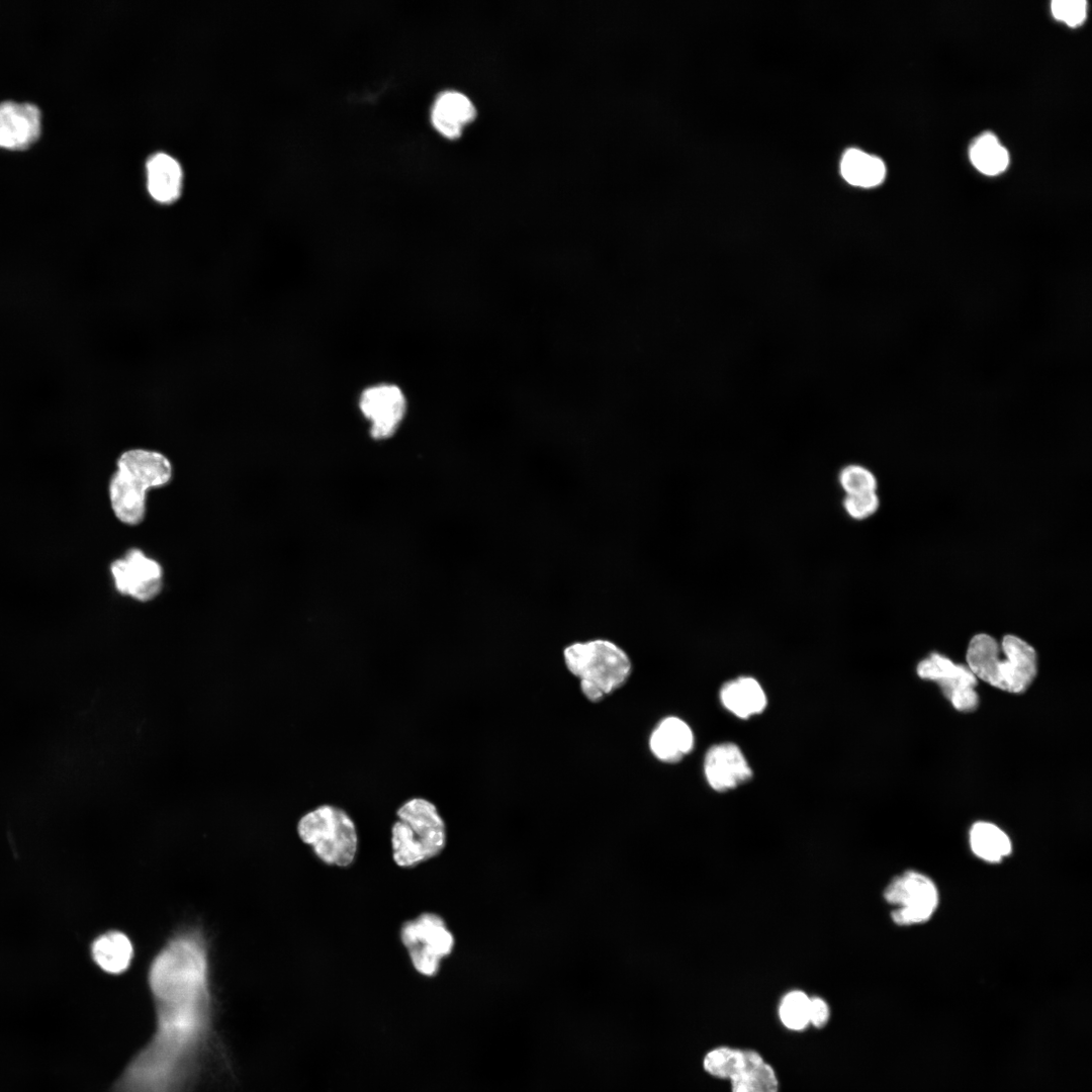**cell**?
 Returning a JSON list of instances; mask_svg holds the SVG:
<instances>
[{
	"instance_id": "9a60e30c",
	"label": "cell",
	"mask_w": 1092,
	"mask_h": 1092,
	"mask_svg": "<svg viewBox=\"0 0 1092 1092\" xmlns=\"http://www.w3.org/2000/svg\"><path fill=\"white\" fill-rule=\"evenodd\" d=\"M694 746V734L690 726L677 717L662 719L653 729L649 748L660 761L673 763L682 759Z\"/></svg>"
},
{
	"instance_id": "cb8c5ba5",
	"label": "cell",
	"mask_w": 1092,
	"mask_h": 1092,
	"mask_svg": "<svg viewBox=\"0 0 1092 1092\" xmlns=\"http://www.w3.org/2000/svg\"><path fill=\"white\" fill-rule=\"evenodd\" d=\"M838 481L845 494L876 491L878 487L874 472L860 464L844 466L839 472Z\"/></svg>"
},
{
	"instance_id": "44dd1931",
	"label": "cell",
	"mask_w": 1092,
	"mask_h": 1092,
	"mask_svg": "<svg viewBox=\"0 0 1092 1092\" xmlns=\"http://www.w3.org/2000/svg\"><path fill=\"white\" fill-rule=\"evenodd\" d=\"M970 845L978 857L989 862L1001 861L1012 849L1008 835L997 825L984 821L972 826Z\"/></svg>"
},
{
	"instance_id": "ba28073f",
	"label": "cell",
	"mask_w": 1092,
	"mask_h": 1092,
	"mask_svg": "<svg viewBox=\"0 0 1092 1092\" xmlns=\"http://www.w3.org/2000/svg\"><path fill=\"white\" fill-rule=\"evenodd\" d=\"M400 939L405 946L414 968L426 977H434L442 959L452 952L453 934L445 921L437 914L424 913L403 923Z\"/></svg>"
},
{
	"instance_id": "603a6c76",
	"label": "cell",
	"mask_w": 1092,
	"mask_h": 1092,
	"mask_svg": "<svg viewBox=\"0 0 1092 1092\" xmlns=\"http://www.w3.org/2000/svg\"><path fill=\"white\" fill-rule=\"evenodd\" d=\"M810 997L800 990L787 993L779 1006L781 1022L790 1030L802 1031L810 1024Z\"/></svg>"
},
{
	"instance_id": "d6986e66",
	"label": "cell",
	"mask_w": 1092,
	"mask_h": 1092,
	"mask_svg": "<svg viewBox=\"0 0 1092 1092\" xmlns=\"http://www.w3.org/2000/svg\"><path fill=\"white\" fill-rule=\"evenodd\" d=\"M94 962L105 972L120 974L130 964L133 948L129 938L120 931H108L98 936L91 946Z\"/></svg>"
},
{
	"instance_id": "484cf974",
	"label": "cell",
	"mask_w": 1092,
	"mask_h": 1092,
	"mask_svg": "<svg viewBox=\"0 0 1092 1092\" xmlns=\"http://www.w3.org/2000/svg\"><path fill=\"white\" fill-rule=\"evenodd\" d=\"M1051 8L1057 19L1070 26L1080 25L1086 18L1087 3L1084 0H1054Z\"/></svg>"
},
{
	"instance_id": "3957f363",
	"label": "cell",
	"mask_w": 1092,
	"mask_h": 1092,
	"mask_svg": "<svg viewBox=\"0 0 1092 1092\" xmlns=\"http://www.w3.org/2000/svg\"><path fill=\"white\" fill-rule=\"evenodd\" d=\"M1000 646L987 634L974 636L967 651V662L976 677L1000 690L1019 694L1024 692L1036 674L1034 649L1013 635L1004 636Z\"/></svg>"
},
{
	"instance_id": "5b68a950",
	"label": "cell",
	"mask_w": 1092,
	"mask_h": 1092,
	"mask_svg": "<svg viewBox=\"0 0 1092 1092\" xmlns=\"http://www.w3.org/2000/svg\"><path fill=\"white\" fill-rule=\"evenodd\" d=\"M391 828L392 856L401 868L415 867L438 855L445 846V823L437 807L424 798H413L396 811Z\"/></svg>"
},
{
	"instance_id": "ffe728a7",
	"label": "cell",
	"mask_w": 1092,
	"mask_h": 1092,
	"mask_svg": "<svg viewBox=\"0 0 1092 1092\" xmlns=\"http://www.w3.org/2000/svg\"><path fill=\"white\" fill-rule=\"evenodd\" d=\"M840 173L847 183L869 188L883 182L886 167L880 158L852 148L841 158Z\"/></svg>"
},
{
	"instance_id": "7c38bea8",
	"label": "cell",
	"mask_w": 1092,
	"mask_h": 1092,
	"mask_svg": "<svg viewBox=\"0 0 1092 1092\" xmlns=\"http://www.w3.org/2000/svg\"><path fill=\"white\" fill-rule=\"evenodd\" d=\"M359 407L371 423V437L382 440L393 436L398 429L405 414L406 400L398 386L378 384L361 393Z\"/></svg>"
},
{
	"instance_id": "4316f807",
	"label": "cell",
	"mask_w": 1092,
	"mask_h": 1092,
	"mask_svg": "<svg viewBox=\"0 0 1092 1092\" xmlns=\"http://www.w3.org/2000/svg\"><path fill=\"white\" fill-rule=\"evenodd\" d=\"M830 1016L828 1004L820 997H810L809 1019L810 1024L816 1028L824 1027Z\"/></svg>"
},
{
	"instance_id": "4fadbf2b",
	"label": "cell",
	"mask_w": 1092,
	"mask_h": 1092,
	"mask_svg": "<svg viewBox=\"0 0 1092 1092\" xmlns=\"http://www.w3.org/2000/svg\"><path fill=\"white\" fill-rule=\"evenodd\" d=\"M41 114L37 106L26 102L0 103V147L22 150L39 136Z\"/></svg>"
},
{
	"instance_id": "277c9868",
	"label": "cell",
	"mask_w": 1092,
	"mask_h": 1092,
	"mask_svg": "<svg viewBox=\"0 0 1092 1092\" xmlns=\"http://www.w3.org/2000/svg\"><path fill=\"white\" fill-rule=\"evenodd\" d=\"M565 665L579 679L583 696L593 703L623 687L632 672L628 654L606 639L575 642L563 650Z\"/></svg>"
},
{
	"instance_id": "52a82bcc",
	"label": "cell",
	"mask_w": 1092,
	"mask_h": 1092,
	"mask_svg": "<svg viewBox=\"0 0 1092 1092\" xmlns=\"http://www.w3.org/2000/svg\"><path fill=\"white\" fill-rule=\"evenodd\" d=\"M703 1068L713 1077L729 1080L731 1092H779L774 1068L754 1050L716 1046L704 1056Z\"/></svg>"
},
{
	"instance_id": "2e32d148",
	"label": "cell",
	"mask_w": 1092,
	"mask_h": 1092,
	"mask_svg": "<svg viewBox=\"0 0 1092 1092\" xmlns=\"http://www.w3.org/2000/svg\"><path fill=\"white\" fill-rule=\"evenodd\" d=\"M476 110L470 99L457 91L441 93L432 108L431 119L435 128L449 139L461 134L465 124L472 121Z\"/></svg>"
},
{
	"instance_id": "e0dca14e",
	"label": "cell",
	"mask_w": 1092,
	"mask_h": 1092,
	"mask_svg": "<svg viewBox=\"0 0 1092 1092\" xmlns=\"http://www.w3.org/2000/svg\"><path fill=\"white\" fill-rule=\"evenodd\" d=\"M148 189L162 203L178 198L182 187V169L177 160L165 153L153 155L147 162Z\"/></svg>"
},
{
	"instance_id": "7a4b0ae2",
	"label": "cell",
	"mask_w": 1092,
	"mask_h": 1092,
	"mask_svg": "<svg viewBox=\"0 0 1092 1092\" xmlns=\"http://www.w3.org/2000/svg\"><path fill=\"white\" fill-rule=\"evenodd\" d=\"M171 477V462L162 453L146 449L121 453L108 486L114 516L126 525L142 523L146 515L147 490L167 484Z\"/></svg>"
},
{
	"instance_id": "6da1fadb",
	"label": "cell",
	"mask_w": 1092,
	"mask_h": 1092,
	"mask_svg": "<svg viewBox=\"0 0 1092 1092\" xmlns=\"http://www.w3.org/2000/svg\"><path fill=\"white\" fill-rule=\"evenodd\" d=\"M149 983L157 1005V1030L125 1069L113 1092H183L207 1033L205 970L174 963L154 973Z\"/></svg>"
},
{
	"instance_id": "d4e9b609",
	"label": "cell",
	"mask_w": 1092,
	"mask_h": 1092,
	"mask_svg": "<svg viewBox=\"0 0 1092 1092\" xmlns=\"http://www.w3.org/2000/svg\"><path fill=\"white\" fill-rule=\"evenodd\" d=\"M842 505L851 519L862 521L877 513L880 508V497L876 491L845 494Z\"/></svg>"
},
{
	"instance_id": "8992f818",
	"label": "cell",
	"mask_w": 1092,
	"mask_h": 1092,
	"mask_svg": "<svg viewBox=\"0 0 1092 1092\" xmlns=\"http://www.w3.org/2000/svg\"><path fill=\"white\" fill-rule=\"evenodd\" d=\"M297 830L303 842L328 864L350 866L357 850L353 820L341 808L322 805L301 817Z\"/></svg>"
},
{
	"instance_id": "9c48e42d",
	"label": "cell",
	"mask_w": 1092,
	"mask_h": 1092,
	"mask_svg": "<svg viewBox=\"0 0 1092 1092\" xmlns=\"http://www.w3.org/2000/svg\"><path fill=\"white\" fill-rule=\"evenodd\" d=\"M885 899L897 906L892 919L898 925L926 922L938 905V892L934 883L925 875L907 871L896 877L886 888Z\"/></svg>"
},
{
	"instance_id": "8fae6325",
	"label": "cell",
	"mask_w": 1092,
	"mask_h": 1092,
	"mask_svg": "<svg viewBox=\"0 0 1092 1092\" xmlns=\"http://www.w3.org/2000/svg\"><path fill=\"white\" fill-rule=\"evenodd\" d=\"M917 673L921 678L936 681L957 710L973 711L978 706L977 677L970 668L932 653L918 664Z\"/></svg>"
},
{
	"instance_id": "30bf717a",
	"label": "cell",
	"mask_w": 1092,
	"mask_h": 1092,
	"mask_svg": "<svg viewBox=\"0 0 1092 1092\" xmlns=\"http://www.w3.org/2000/svg\"><path fill=\"white\" fill-rule=\"evenodd\" d=\"M110 572L116 590L134 600L151 601L162 589V566L138 548L129 549L122 558L114 560Z\"/></svg>"
},
{
	"instance_id": "ac0fdd59",
	"label": "cell",
	"mask_w": 1092,
	"mask_h": 1092,
	"mask_svg": "<svg viewBox=\"0 0 1092 1092\" xmlns=\"http://www.w3.org/2000/svg\"><path fill=\"white\" fill-rule=\"evenodd\" d=\"M720 699L728 711L742 719L761 713L766 706L761 686L748 676L726 682L721 689Z\"/></svg>"
},
{
	"instance_id": "7402d4cb",
	"label": "cell",
	"mask_w": 1092,
	"mask_h": 1092,
	"mask_svg": "<svg viewBox=\"0 0 1092 1092\" xmlns=\"http://www.w3.org/2000/svg\"><path fill=\"white\" fill-rule=\"evenodd\" d=\"M969 156L974 167L989 176L1002 173L1009 164L1007 150L990 132L976 139L970 147Z\"/></svg>"
},
{
	"instance_id": "5bb4252c",
	"label": "cell",
	"mask_w": 1092,
	"mask_h": 1092,
	"mask_svg": "<svg viewBox=\"0 0 1092 1092\" xmlns=\"http://www.w3.org/2000/svg\"><path fill=\"white\" fill-rule=\"evenodd\" d=\"M704 769L709 785L719 792L733 789L752 777L742 751L733 743L712 746L706 753Z\"/></svg>"
}]
</instances>
